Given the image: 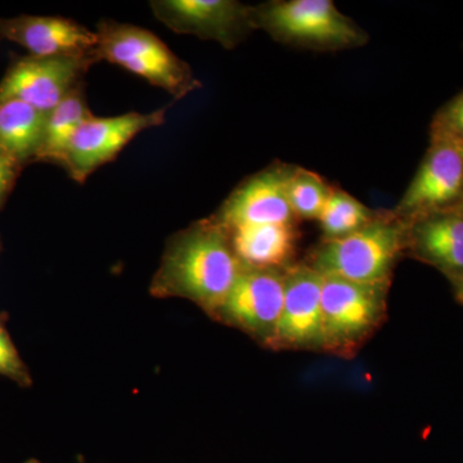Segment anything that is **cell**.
Returning <instances> with one entry per match:
<instances>
[{"mask_svg": "<svg viewBox=\"0 0 463 463\" xmlns=\"http://www.w3.org/2000/svg\"><path fill=\"white\" fill-rule=\"evenodd\" d=\"M243 268L228 232L209 216L167 239L149 294L158 298H185L213 317Z\"/></svg>", "mask_w": 463, "mask_h": 463, "instance_id": "obj_1", "label": "cell"}, {"mask_svg": "<svg viewBox=\"0 0 463 463\" xmlns=\"http://www.w3.org/2000/svg\"><path fill=\"white\" fill-rule=\"evenodd\" d=\"M404 219L394 212H377L371 223L343 239L325 241L307 264L323 277L359 283L392 282L395 265L407 251Z\"/></svg>", "mask_w": 463, "mask_h": 463, "instance_id": "obj_2", "label": "cell"}, {"mask_svg": "<svg viewBox=\"0 0 463 463\" xmlns=\"http://www.w3.org/2000/svg\"><path fill=\"white\" fill-rule=\"evenodd\" d=\"M257 30L274 41L310 51L364 47L368 33L331 0H274L254 5Z\"/></svg>", "mask_w": 463, "mask_h": 463, "instance_id": "obj_3", "label": "cell"}, {"mask_svg": "<svg viewBox=\"0 0 463 463\" xmlns=\"http://www.w3.org/2000/svg\"><path fill=\"white\" fill-rule=\"evenodd\" d=\"M99 61H108L167 91L175 100L185 99L203 84L192 67L176 56L156 33L114 20L100 21L96 27Z\"/></svg>", "mask_w": 463, "mask_h": 463, "instance_id": "obj_4", "label": "cell"}, {"mask_svg": "<svg viewBox=\"0 0 463 463\" xmlns=\"http://www.w3.org/2000/svg\"><path fill=\"white\" fill-rule=\"evenodd\" d=\"M390 286L323 277V352L346 358L356 354L386 319Z\"/></svg>", "mask_w": 463, "mask_h": 463, "instance_id": "obj_5", "label": "cell"}, {"mask_svg": "<svg viewBox=\"0 0 463 463\" xmlns=\"http://www.w3.org/2000/svg\"><path fill=\"white\" fill-rule=\"evenodd\" d=\"M100 62L97 51L69 56H26L14 61L0 80V100H23L50 114L67 94L84 83L91 66Z\"/></svg>", "mask_w": 463, "mask_h": 463, "instance_id": "obj_6", "label": "cell"}, {"mask_svg": "<svg viewBox=\"0 0 463 463\" xmlns=\"http://www.w3.org/2000/svg\"><path fill=\"white\" fill-rule=\"evenodd\" d=\"M169 106L152 112L97 118L85 121L67 148L61 166L72 181L83 184L100 166L115 161L124 148L139 134L166 121Z\"/></svg>", "mask_w": 463, "mask_h": 463, "instance_id": "obj_7", "label": "cell"}, {"mask_svg": "<svg viewBox=\"0 0 463 463\" xmlns=\"http://www.w3.org/2000/svg\"><path fill=\"white\" fill-rule=\"evenodd\" d=\"M149 5L172 32L216 42L225 50L239 47L257 32L254 5L236 0H155Z\"/></svg>", "mask_w": 463, "mask_h": 463, "instance_id": "obj_8", "label": "cell"}, {"mask_svg": "<svg viewBox=\"0 0 463 463\" xmlns=\"http://www.w3.org/2000/svg\"><path fill=\"white\" fill-rule=\"evenodd\" d=\"M285 270L243 268L213 318L272 349L282 312Z\"/></svg>", "mask_w": 463, "mask_h": 463, "instance_id": "obj_9", "label": "cell"}, {"mask_svg": "<svg viewBox=\"0 0 463 463\" xmlns=\"http://www.w3.org/2000/svg\"><path fill=\"white\" fill-rule=\"evenodd\" d=\"M463 155L456 143L432 139L419 172L392 212L410 222L422 216L461 207Z\"/></svg>", "mask_w": 463, "mask_h": 463, "instance_id": "obj_10", "label": "cell"}, {"mask_svg": "<svg viewBox=\"0 0 463 463\" xmlns=\"http://www.w3.org/2000/svg\"><path fill=\"white\" fill-rule=\"evenodd\" d=\"M323 276L307 263L285 270L283 306L272 349L323 350Z\"/></svg>", "mask_w": 463, "mask_h": 463, "instance_id": "obj_11", "label": "cell"}, {"mask_svg": "<svg viewBox=\"0 0 463 463\" xmlns=\"http://www.w3.org/2000/svg\"><path fill=\"white\" fill-rule=\"evenodd\" d=\"M291 165L277 163L249 176L210 215L224 230L249 224H297L288 199Z\"/></svg>", "mask_w": 463, "mask_h": 463, "instance_id": "obj_12", "label": "cell"}, {"mask_svg": "<svg viewBox=\"0 0 463 463\" xmlns=\"http://www.w3.org/2000/svg\"><path fill=\"white\" fill-rule=\"evenodd\" d=\"M0 38L16 43L35 57L93 53L99 44L96 30L71 18L32 14L0 17Z\"/></svg>", "mask_w": 463, "mask_h": 463, "instance_id": "obj_13", "label": "cell"}, {"mask_svg": "<svg viewBox=\"0 0 463 463\" xmlns=\"http://www.w3.org/2000/svg\"><path fill=\"white\" fill-rule=\"evenodd\" d=\"M407 223L405 255L437 268L452 283L462 279V207L443 210Z\"/></svg>", "mask_w": 463, "mask_h": 463, "instance_id": "obj_14", "label": "cell"}, {"mask_svg": "<svg viewBox=\"0 0 463 463\" xmlns=\"http://www.w3.org/2000/svg\"><path fill=\"white\" fill-rule=\"evenodd\" d=\"M225 231L243 267L286 269L294 264L298 239L297 224L237 225Z\"/></svg>", "mask_w": 463, "mask_h": 463, "instance_id": "obj_15", "label": "cell"}, {"mask_svg": "<svg viewBox=\"0 0 463 463\" xmlns=\"http://www.w3.org/2000/svg\"><path fill=\"white\" fill-rule=\"evenodd\" d=\"M47 116L23 100H0V148L23 166L35 161Z\"/></svg>", "mask_w": 463, "mask_h": 463, "instance_id": "obj_16", "label": "cell"}, {"mask_svg": "<svg viewBox=\"0 0 463 463\" xmlns=\"http://www.w3.org/2000/svg\"><path fill=\"white\" fill-rule=\"evenodd\" d=\"M93 116L85 97L84 83L80 84L48 114L44 138L35 161L61 166L75 133Z\"/></svg>", "mask_w": 463, "mask_h": 463, "instance_id": "obj_17", "label": "cell"}, {"mask_svg": "<svg viewBox=\"0 0 463 463\" xmlns=\"http://www.w3.org/2000/svg\"><path fill=\"white\" fill-rule=\"evenodd\" d=\"M377 212L368 209L352 194L332 188L317 221L321 225L325 241L343 239L373 221Z\"/></svg>", "mask_w": 463, "mask_h": 463, "instance_id": "obj_18", "label": "cell"}, {"mask_svg": "<svg viewBox=\"0 0 463 463\" xmlns=\"http://www.w3.org/2000/svg\"><path fill=\"white\" fill-rule=\"evenodd\" d=\"M288 199L297 219H318L332 187L319 174L292 166L288 176Z\"/></svg>", "mask_w": 463, "mask_h": 463, "instance_id": "obj_19", "label": "cell"}, {"mask_svg": "<svg viewBox=\"0 0 463 463\" xmlns=\"http://www.w3.org/2000/svg\"><path fill=\"white\" fill-rule=\"evenodd\" d=\"M7 319V313L0 312V374L14 381L20 388L29 389L33 386L32 373L12 340Z\"/></svg>", "mask_w": 463, "mask_h": 463, "instance_id": "obj_20", "label": "cell"}, {"mask_svg": "<svg viewBox=\"0 0 463 463\" xmlns=\"http://www.w3.org/2000/svg\"><path fill=\"white\" fill-rule=\"evenodd\" d=\"M431 134L432 139H446L463 146V91L435 116Z\"/></svg>", "mask_w": 463, "mask_h": 463, "instance_id": "obj_21", "label": "cell"}, {"mask_svg": "<svg viewBox=\"0 0 463 463\" xmlns=\"http://www.w3.org/2000/svg\"><path fill=\"white\" fill-rule=\"evenodd\" d=\"M23 167L11 155L0 148V209L5 205L11 191L14 190V183H16Z\"/></svg>", "mask_w": 463, "mask_h": 463, "instance_id": "obj_22", "label": "cell"}, {"mask_svg": "<svg viewBox=\"0 0 463 463\" xmlns=\"http://www.w3.org/2000/svg\"><path fill=\"white\" fill-rule=\"evenodd\" d=\"M453 286H455L456 298L463 306V277L462 279H457L456 282H453Z\"/></svg>", "mask_w": 463, "mask_h": 463, "instance_id": "obj_23", "label": "cell"}, {"mask_svg": "<svg viewBox=\"0 0 463 463\" xmlns=\"http://www.w3.org/2000/svg\"><path fill=\"white\" fill-rule=\"evenodd\" d=\"M25 463H42V462L38 461V459H35V458H30V459H27V461Z\"/></svg>", "mask_w": 463, "mask_h": 463, "instance_id": "obj_24", "label": "cell"}, {"mask_svg": "<svg viewBox=\"0 0 463 463\" xmlns=\"http://www.w3.org/2000/svg\"><path fill=\"white\" fill-rule=\"evenodd\" d=\"M458 146L459 148H461V151H462V155H463V146H459V145H457ZM462 209H463V201H462V205H461Z\"/></svg>", "mask_w": 463, "mask_h": 463, "instance_id": "obj_25", "label": "cell"}, {"mask_svg": "<svg viewBox=\"0 0 463 463\" xmlns=\"http://www.w3.org/2000/svg\"><path fill=\"white\" fill-rule=\"evenodd\" d=\"M0 250H2V245H0Z\"/></svg>", "mask_w": 463, "mask_h": 463, "instance_id": "obj_26", "label": "cell"}]
</instances>
